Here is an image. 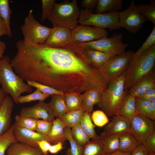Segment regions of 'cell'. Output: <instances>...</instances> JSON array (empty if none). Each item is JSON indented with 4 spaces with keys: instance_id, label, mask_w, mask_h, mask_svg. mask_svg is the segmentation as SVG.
Wrapping results in <instances>:
<instances>
[{
    "instance_id": "1",
    "label": "cell",
    "mask_w": 155,
    "mask_h": 155,
    "mask_svg": "<svg viewBox=\"0 0 155 155\" xmlns=\"http://www.w3.org/2000/svg\"><path fill=\"white\" fill-rule=\"evenodd\" d=\"M23 73L26 81L48 86L64 94H81L94 89L104 90L109 82L100 69L68 47L33 44L26 55Z\"/></svg>"
},
{
    "instance_id": "2",
    "label": "cell",
    "mask_w": 155,
    "mask_h": 155,
    "mask_svg": "<svg viewBox=\"0 0 155 155\" xmlns=\"http://www.w3.org/2000/svg\"><path fill=\"white\" fill-rule=\"evenodd\" d=\"M126 74V71L119 77L110 81L97 104L108 117L117 115L129 94L128 90L124 89Z\"/></svg>"
},
{
    "instance_id": "3",
    "label": "cell",
    "mask_w": 155,
    "mask_h": 155,
    "mask_svg": "<svg viewBox=\"0 0 155 155\" xmlns=\"http://www.w3.org/2000/svg\"><path fill=\"white\" fill-rule=\"evenodd\" d=\"M11 60L9 56L4 55L0 60V84L6 94L10 95L14 102L18 104V98L21 94L31 93L32 88L15 73Z\"/></svg>"
},
{
    "instance_id": "4",
    "label": "cell",
    "mask_w": 155,
    "mask_h": 155,
    "mask_svg": "<svg viewBox=\"0 0 155 155\" xmlns=\"http://www.w3.org/2000/svg\"><path fill=\"white\" fill-rule=\"evenodd\" d=\"M155 64V44L136 59L130 62L126 70L124 89L127 90L141 77L154 70Z\"/></svg>"
},
{
    "instance_id": "5",
    "label": "cell",
    "mask_w": 155,
    "mask_h": 155,
    "mask_svg": "<svg viewBox=\"0 0 155 155\" xmlns=\"http://www.w3.org/2000/svg\"><path fill=\"white\" fill-rule=\"evenodd\" d=\"M80 11L76 0L55 3L47 20L52 23L53 27H61L71 30L78 25Z\"/></svg>"
},
{
    "instance_id": "6",
    "label": "cell",
    "mask_w": 155,
    "mask_h": 155,
    "mask_svg": "<svg viewBox=\"0 0 155 155\" xmlns=\"http://www.w3.org/2000/svg\"><path fill=\"white\" fill-rule=\"evenodd\" d=\"M93 11L80 10L78 23L104 29L108 28L110 30L121 28L119 22V12L95 14L92 13Z\"/></svg>"
},
{
    "instance_id": "7",
    "label": "cell",
    "mask_w": 155,
    "mask_h": 155,
    "mask_svg": "<svg viewBox=\"0 0 155 155\" xmlns=\"http://www.w3.org/2000/svg\"><path fill=\"white\" fill-rule=\"evenodd\" d=\"M122 33L114 34L110 38L104 37L96 40L83 43H74L81 47L93 49L115 56L125 51L128 44L123 41Z\"/></svg>"
},
{
    "instance_id": "8",
    "label": "cell",
    "mask_w": 155,
    "mask_h": 155,
    "mask_svg": "<svg viewBox=\"0 0 155 155\" xmlns=\"http://www.w3.org/2000/svg\"><path fill=\"white\" fill-rule=\"evenodd\" d=\"M21 30L24 40L30 43L44 44L50 34L52 28L40 24L34 18L31 9L25 18Z\"/></svg>"
},
{
    "instance_id": "9",
    "label": "cell",
    "mask_w": 155,
    "mask_h": 155,
    "mask_svg": "<svg viewBox=\"0 0 155 155\" xmlns=\"http://www.w3.org/2000/svg\"><path fill=\"white\" fill-rule=\"evenodd\" d=\"M134 52L128 51L111 57L100 69L109 81L127 70Z\"/></svg>"
},
{
    "instance_id": "10",
    "label": "cell",
    "mask_w": 155,
    "mask_h": 155,
    "mask_svg": "<svg viewBox=\"0 0 155 155\" xmlns=\"http://www.w3.org/2000/svg\"><path fill=\"white\" fill-rule=\"evenodd\" d=\"M147 20L137 10L135 1H131L128 7L119 12V22L120 28H123L133 34L139 31Z\"/></svg>"
},
{
    "instance_id": "11",
    "label": "cell",
    "mask_w": 155,
    "mask_h": 155,
    "mask_svg": "<svg viewBox=\"0 0 155 155\" xmlns=\"http://www.w3.org/2000/svg\"><path fill=\"white\" fill-rule=\"evenodd\" d=\"M155 130L154 121L137 114L131 120L130 133L142 144Z\"/></svg>"
},
{
    "instance_id": "12",
    "label": "cell",
    "mask_w": 155,
    "mask_h": 155,
    "mask_svg": "<svg viewBox=\"0 0 155 155\" xmlns=\"http://www.w3.org/2000/svg\"><path fill=\"white\" fill-rule=\"evenodd\" d=\"M73 43H83L94 41L107 37L108 32L105 29L93 26L80 25L71 30Z\"/></svg>"
},
{
    "instance_id": "13",
    "label": "cell",
    "mask_w": 155,
    "mask_h": 155,
    "mask_svg": "<svg viewBox=\"0 0 155 155\" xmlns=\"http://www.w3.org/2000/svg\"><path fill=\"white\" fill-rule=\"evenodd\" d=\"M67 47L73 49L88 63L99 69L110 58L113 56L110 54L98 51L84 48L73 42Z\"/></svg>"
},
{
    "instance_id": "14",
    "label": "cell",
    "mask_w": 155,
    "mask_h": 155,
    "mask_svg": "<svg viewBox=\"0 0 155 155\" xmlns=\"http://www.w3.org/2000/svg\"><path fill=\"white\" fill-rule=\"evenodd\" d=\"M73 43L71 30L67 28L53 27L52 31L44 44L55 48H64Z\"/></svg>"
},
{
    "instance_id": "15",
    "label": "cell",
    "mask_w": 155,
    "mask_h": 155,
    "mask_svg": "<svg viewBox=\"0 0 155 155\" xmlns=\"http://www.w3.org/2000/svg\"><path fill=\"white\" fill-rule=\"evenodd\" d=\"M20 115L37 120L40 119L51 122L55 119V117L49 103L44 101H39L32 106L23 107Z\"/></svg>"
},
{
    "instance_id": "16",
    "label": "cell",
    "mask_w": 155,
    "mask_h": 155,
    "mask_svg": "<svg viewBox=\"0 0 155 155\" xmlns=\"http://www.w3.org/2000/svg\"><path fill=\"white\" fill-rule=\"evenodd\" d=\"M13 132L17 142L33 147L38 148L36 142L41 140H46L50 142L48 135L40 134L36 131L15 125Z\"/></svg>"
},
{
    "instance_id": "17",
    "label": "cell",
    "mask_w": 155,
    "mask_h": 155,
    "mask_svg": "<svg viewBox=\"0 0 155 155\" xmlns=\"http://www.w3.org/2000/svg\"><path fill=\"white\" fill-rule=\"evenodd\" d=\"M153 88H155V73L153 70L135 82L129 88L128 92L129 94L138 98Z\"/></svg>"
},
{
    "instance_id": "18",
    "label": "cell",
    "mask_w": 155,
    "mask_h": 155,
    "mask_svg": "<svg viewBox=\"0 0 155 155\" xmlns=\"http://www.w3.org/2000/svg\"><path fill=\"white\" fill-rule=\"evenodd\" d=\"M14 102L11 97L6 95L0 106V135L6 132L11 126V115Z\"/></svg>"
},
{
    "instance_id": "19",
    "label": "cell",
    "mask_w": 155,
    "mask_h": 155,
    "mask_svg": "<svg viewBox=\"0 0 155 155\" xmlns=\"http://www.w3.org/2000/svg\"><path fill=\"white\" fill-rule=\"evenodd\" d=\"M112 117L111 121L104 127V133L119 135L125 133H130L131 121L129 120L118 115Z\"/></svg>"
},
{
    "instance_id": "20",
    "label": "cell",
    "mask_w": 155,
    "mask_h": 155,
    "mask_svg": "<svg viewBox=\"0 0 155 155\" xmlns=\"http://www.w3.org/2000/svg\"><path fill=\"white\" fill-rule=\"evenodd\" d=\"M98 89H91L82 94V109L84 112L91 113L94 106L99 102L103 91Z\"/></svg>"
},
{
    "instance_id": "21",
    "label": "cell",
    "mask_w": 155,
    "mask_h": 155,
    "mask_svg": "<svg viewBox=\"0 0 155 155\" xmlns=\"http://www.w3.org/2000/svg\"><path fill=\"white\" fill-rule=\"evenodd\" d=\"M6 152L7 155H42L43 154L39 148L18 142L12 144Z\"/></svg>"
},
{
    "instance_id": "22",
    "label": "cell",
    "mask_w": 155,
    "mask_h": 155,
    "mask_svg": "<svg viewBox=\"0 0 155 155\" xmlns=\"http://www.w3.org/2000/svg\"><path fill=\"white\" fill-rule=\"evenodd\" d=\"M52 123L51 131L48 135L50 143L53 144L59 142L63 143L67 140L65 133V125L59 118H56Z\"/></svg>"
},
{
    "instance_id": "23",
    "label": "cell",
    "mask_w": 155,
    "mask_h": 155,
    "mask_svg": "<svg viewBox=\"0 0 155 155\" xmlns=\"http://www.w3.org/2000/svg\"><path fill=\"white\" fill-rule=\"evenodd\" d=\"M122 1V0H98L95 11L98 14L119 12Z\"/></svg>"
},
{
    "instance_id": "24",
    "label": "cell",
    "mask_w": 155,
    "mask_h": 155,
    "mask_svg": "<svg viewBox=\"0 0 155 155\" xmlns=\"http://www.w3.org/2000/svg\"><path fill=\"white\" fill-rule=\"evenodd\" d=\"M119 151L131 153L140 144L134 136L130 132L119 135Z\"/></svg>"
},
{
    "instance_id": "25",
    "label": "cell",
    "mask_w": 155,
    "mask_h": 155,
    "mask_svg": "<svg viewBox=\"0 0 155 155\" xmlns=\"http://www.w3.org/2000/svg\"><path fill=\"white\" fill-rule=\"evenodd\" d=\"M102 141L103 150L105 154H110L119 151V135L106 134L103 132L99 135Z\"/></svg>"
},
{
    "instance_id": "26",
    "label": "cell",
    "mask_w": 155,
    "mask_h": 155,
    "mask_svg": "<svg viewBox=\"0 0 155 155\" xmlns=\"http://www.w3.org/2000/svg\"><path fill=\"white\" fill-rule=\"evenodd\" d=\"M137 114L135 107V97L129 94L119 110L117 115L130 121Z\"/></svg>"
},
{
    "instance_id": "27",
    "label": "cell",
    "mask_w": 155,
    "mask_h": 155,
    "mask_svg": "<svg viewBox=\"0 0 155 155\" xmlns=\"http://www.w3.org/2000/svg\"><path fill=\"white\" fill-rule=\"evenodd\" d=\"M49 105L55 117L59 118L68 112L64 95L53 94Z\"/></svg>"
},
{
    "instance_id": "28",
    "label": "cell",
    "mask_w": 155,
    "mask_h": 155,
    "mask_svg": "<svg viewBox=\"0 0 155 155\" xmlns=\"http://www.w3.org/2000/svg\"><path fill=\"white\" fill-rule=\"evenodd\" d=\"M135 107L138 114L155 121V110L152 108L151 102L135 98Z\"/></svg>"
},
{
    "instance_id": "29",
    "label": "cell",
    "mask_w": 155,
    "mask_h": 155,
    "mask_svg": "<svg viewBox=\"0 0 155 155\" xmlns=\"http://www.w3.org/2000/svg\"><path fill=\"white\" fill-rule=\"evenodd\" d=\"M82 155H105L101 139L100 136L82 146Z\"/></svg>"
},
{
    "instance_id": "30",
    "label": "cell",
    "mask_w": 155,
    "mask_h": 155,
    "mask_svg": "<svg viewBox=\"0 0 155 155\" xmlns=\"http://www.w3.org/2000/svg\"><path fill=\"white\" fill-rule=\"evenodd\" d=\"M84 112L82 108L68 112L59 118L65 127H73L80 124Z\"/></svg>"
},
{
    "instance_id": "31",
    "label": "cell",
    "mask_w": 155,
    "mask_h": 155,
    "mask_svg": "<svg viewBox=\"0 0 155 155\" xmlns=\"http://www.w3.org/2000/svg\"><path fill=\"white\" fill-rule=\"evenodd\" d=\"M91 114V113L84 112L81 119L80 125L90 138L95 139L98 138L99 136L95 131V125L92 122Z\"/></svg>"
},
{
    "instance_id": "32",
    "label": "cell",
    "mask_w": 155,
    "mask_h": 155,
    "mask_svg": "<svg viewBox=\"0 0 155 155\" xmlns=\"http://www.w3.org/2000/svg\"><path fill=\"white\" fill-rule=\"evenodd\" d=\"M64 95L68 112L82 108V98L81 94L72 93L64 94Z\"/></svg>"
},
{
    "instance_id": "33",
    "label": "cell",
    "mask_w": 155,
    "mask_h": 155,
    "mask_svg": "<svg viewBox=\"0 0 155 155\" xmlns=\"http://www.w3.org/2000/svg\"><path fill=\"white\" fill-rule=\"evenodd\" d=\"M14 123L5 133L0 135V155H5L6 151L12 143L17 142L14 135Z\"/></svg>"
},
{
    "instance_id": "34",
    "label": "cell",
    "mask_w": 155,
    "mask_h": 155,
    "mask_svg": "<svg viewBox=\"0 0 155 155\" xmlns=\"http://www.w3.org/2000/svg\"><path fill=\"white\" fill-rule=\"evenodd\" d=\"M139 12L147 20H149L155 25V1H151L150 3L136 5Z\"/></svg>"
},
{
    "instance_id": "35",
    "label": "cell",
    "mask_w": 155,
    "mask_h": 155,
    "mask_svg": "<svg viewBox=\"0 0 155 155\" xmlns=\"http://www.w3.org/2000/svg\"><path fill=\"white\" fill-rule=\"evenodd\" d=\"M12 12L9 6V0H0V17L7 26L8 32V36L10 38L12 36L10 23Z\"/></svg>"
},
{
    "instance_id": "36",
    "label": "cell",
    "mask_w": 155,
    "mask_h": 155,
    "mask_svg": "<svg viewBox=\"0 0 155 155\" xmlns=\"http://www.w3.org/2000/svg\"><path fill=\"white\" fill-rule=\"evenodd\" d=\"M38 120L34 118L17 115L15 117V125L36 131Z\"/></svg>"
},
{
    "instance_id": "37",
    "label": "cell",
    "mask_w": 155,
    "mask_h": 155,
    "mask_svg": "<svg viewBox=\"0 0 155 155\" xmlns=\"http://www.w3.org/2000/svg\"><path fill=\"white\" fill-rule=\"evenodd\" d=\"M65 136L70 143V148L67 151V155H82L83 147L79 145L74 140L71 128L65 127L64 129Z\"/></svg>"
},
{
    "instance_id": "38",
    "label": "cell",
    "mask_w": 155,
    "mask_h": 155,
    "mask_svg": "<svg viewBox=\"0 0 155 155\" xmlns=\"http://www.w3.org/2000/svg\"><path fill=\"white\" fill-rule=\"evenodd\" d=\"M71 131L74 140L80 146H84L90 141V138L82 129L80 124L72 127Z\"/></svg>"
},
{
    "instance_id": "39",
    "label": "cell",
    "mask_w": 155,
    "mask_h": 155,
    "mask_svg": "<svg viewBox=\"0 0 155 155\" xmlns=\"http://www.w3.org/2000/svg\"><path fill=\"white\" fill-rule=\"evenodd\" d=\"M155 44V25L150 35L140 49L133 55L130 62L136 59L145 51Z\"/></svg>"
},
{
    "instance_id": "40",
    "label": "cell",
    "mask_w": 155,
    "mask_h": 155,
    "mask_svg": "<svg viewBox=\"0 0 155 155\" xmlns=\"http://www.w3.org/2000/svg\"><path fill=\"white\" fill-rule=\"evenodd\" d=\"M49 96L48 94L42 93L38 89H36L32 93L25 96H20L18 101V103L20 104L36 100L44 101Z\"/></svg>"
},
{
    "instance_id": "41",
    "label": "cell",
    "mask_w": 155,
    "mask_h": 155,
    "mask_svg": "<svg viewBox=\"0 0 155 155\" xmlns=\"http://www.w3.org/2000/svg\"><path fill=\"white\" fill-rule=\"evenodd\" d=\"M27 84L32 87H33L38 89L42 93L52 95L53 94L64 95L63 92L53 88L47 86L30 81H27Z\"/></svg>"
},
{
    "instance_id": "42",
    "label": "cell",
    "mask_w": 155,
    "mask_h": 155,
    "mask_svg": "<svg viewBox=\"0 0 155 155\" xmlns=\"http://www.w3.org/2000/svg\"><path fill=\"white\" fill-rule=\"evenodd\" d=\"M91 117L95 125L98 127H102L109 122L108 117L102 110L93 111L91 115Z\"/></svg>"
},
{
    "instance_id": "43",
    "label": "cell",
    "mask_w": 155,
    "mask_h": 155,
    "mask_svg": "<svg viewBox=\"0 0 155 155\" xmlns=\"http://www.w3.org/2000/svg\"><path fill=\"white\" fill-rule=\"evenodd\" d=\"M42 13L41 18V23L48 19L53 9L55 0H42Z\"/></svg>"
},
{
    "instance_id": "44",
    "label": "cell",
    "mask_w": 155,
    "mask_h": 155,
    "mask_svg": "<svg viewBox=\"0 0 155 155\" xmlns=\"http://www.w3.org/2000/svg\"><path fill=\"white\" fill-rule=\"evenodd\" d=\"M52 122L44 120H38L36 131L39 134L48 135L52 128Z\"/></svg>"
},
{
    "instance_id": "45",
    "label": "cell",
    "mask_w": 155,
    "mask_h": 155,
    "mask_svg": "<svg viewBox=\"0 0 155 155\" xmlns=\"http://www.w3.org/2000/svg\"><path fill=\"white\" fill-rule=\"evenodd\" d=\"M142 144L149 155H155V131Z\"/></svg>"
},
{
    "instance_id": "46",
    "label": "cell",
    "mask_w": 155,
    "mask_h": 155,
    "mask_svg": "<svg viewBox=\"0 0 155 155\" xmlns=\"http://www.w3.org/2000/svg\"><path fill=\"white\" fill-rule=\"evenodd\" d=\"M98 0H83L80 3L81 5L85 9L93 10L95 8Z\"/></svg>"
},
{
    "instance_id": "47",
    "label": "cell",
    "mask_w": 155,
    "mask_h": 155,
    "mask_svg": "<svg viewBox=\"0 0 155 155\" xmlns=\"http://www.w3.org/2000/svg\"><path fill=\"white\" fill-rule=\"evenodd\" d=\"M38 148L43 154H47L52 145L46 140H41L36 142Z\"/></svg>"
},
{
    "instance_id": "48",
    "label": "cell",
    "mask_w": 155,
    "mask_h": 155,
    "mask_svg": "<svg viewBox=\"0 0 155 155\" xmlns=\"http://www.w3.org/2000/svg\"><path fill=\"white\" fill-rule=\"evenodd\" d=\"M131 155H149L142 144H140L131 153Z\"/></svg>"
},
{
    "instance_id": "49",
    "label": "cell",
    "mask_w": 155,
    "mask_h": 155,
    "mask_svg": "<svg viewBox=\"0 0 155 155\" xmlns=\"http://www.w3.org/2000/svg\"><path fill=\"white\" fill-rule=\"evenodd\" d=\"M63 148V143L59 142L51 145L49 152L52 154H56Z\"/></svg>"
},
{
    "instance_id": "50",
    "label": "cell",
    "mask_w": 155,
    "mask_h": 155,
    "mask_svg": "<svg viewBox=\"0 0 155 155\" xmlns=\"http://www.w3.org/2000/svg\"><path fill=\"white\" fill-rule=\"evenodd\" d=\"M5 35L8 36V29L4 22L0 17V37Z\"/></svg>"
},
{
    "instance_id": "51",
    "label": "cell",
    "mask_w": 155,
    "mask_h": 155,
    "mask_svg": "<svg viewBox=\"0 0 155 155\" xmlns=\"http://www.w3.org/2000/svg\"><path fill=\"white\" fill-rule=\"evenodd\" d=\"M154 95H155V88L150 89L146 91L143 94L138 98L140 99H142L146 97Z\"/></svg>"
},
{
    "instance_id": "52",
    "label": "cell",
    "mask_w": 155,
    "mask_h": 155,
    "mask_svg": "<svg viewBox=\"0 0 155 155\" xmlns=\"http://www.w3.org/2000/svg\"><path fill=\"white\" fill-rule=\"evenodd\" d=\"M6 48L5 43L0 40V60L3 57Z\"/></svg>"
},
{
    "instance_id": "53",
    "label": "cell",
    "mask_w": 155,
    "mask_h": 155,
    "mask_svg": "<svg viewBox=\"0 0 155 155\" xmlns=\"http://www.w3.org/2000/svg\"><path fill=\"white\" fill-rule=\"evenodd\" d=\"M6 95L1 88H0V106L3 103Z\"/></svg>"
},
{
    "instance_id": "54",
    "label": "cell",
    "mask_w": 155,
    "mask_h": 155,
    "mask_svg": "<svg viewBox=\"0 0 155 155\" xmlns=\"http://www.w3.org/2000/svg\"><path fill=\"white\" fill-rule=\"evenodd\" d=\"M130 152H125L118 151L113 153L105 155H131Z\"/></svg>"
},
{
    "instance_id": "55",
    "label": "cell",
    "mask_w": 155,
    "mask_h": 155,
    "mask_svg": "<svg viewBox=\"0 0 155 155\" xmlns=\"http://www.w3.org/2000/svg\"><path fill=\"white\" fill-rule=\"evenodd\" d=\"M42 155H49V154H43Z\"/></svg>"
}]
</instances>
